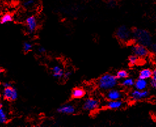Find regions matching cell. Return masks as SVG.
<instances>
[{
    "mask_svg": "<svg viewBox=\"0 0 156 127\" xmlns=\"http://www.w3.org/2000/svg\"><path fill=\"white\" fill-rule=\"evenodd\" d=\"M3 108V105H2L1 103H0V108Z\"/></svg>",
    "mask_w": 156,
    "mask_h": 127,
    "instance_id": "f1b7e54d",
    "label": "cell"
},
{
    "mask_svg": "<svg viewBox=\"0 0 156 127\" xmlns=\"http://www.w3.org/2000/svg\"><path fill=\"white\" fill-rule=\"evenodd\" d=\"M123 105L124 103L123 101H121V100H109L106 106L110 109H118L122 108Z\"/></svg>",
    "mask_w": 156,
    "mask_h": 127,
    "instance_id": "8fae6325",
    "label": "cell"
},
{
    "mask_svg": "<svg viewBox=\"0 0 156 127\" xmlns=\"http://www.w3.org/2000/svg\"><path fill=\"white\" fill-rule=\"evenodd\" d=\"M106 97L108 100H117L123 98V93L120 91L115 89H111L108 91Z\"/></svg>",
    "mask_w": 156,
    "mask_h": 127,
    "instance_id": "ba28073f",
    "label": "cell"
},
{
    "mask_svg": "<svg viewBox=\"0 0 156 127\" xmlns=\"http://www.w3.org/2000/svg\"><path fill=\"white\" fill-rule=\"evenodd\" d=\"M99 106V102L98 100L93 98L87 99L83 104V108L85 111H93L96 110Z\"/></svg>",
    "mask_w": 156,
    "mask_h": 127,
    "instance_id": "8992f818",
    "label": "cell"
},
{
    "mask_svg": "<svg viewBox=\"0 0 156 127\" xmlns=\"http://www.w3.org/2000/svg\"><path fill=\"white\" fill-rule=\"evenodd\" d=\"M116 36L120 41H127L130 38L131 32L127 27L122 26L118 29L116 32Z\"/></svg>",
    "mask_w": 156,
    "mask_h": 127,
    "instance_id": "5b68a950",
    "label": "cell"
},
{
    "mask_svg": "<svg viewBox=\"0 0 156 127\" xmlns=\"http://www.w3.org/2000/svg\"><path fill=\"white\" fill-rule=\"evenodd\" d=\"M26 24L27 27V30L29 33H33L35 32V30L38 26V23H37V21L35 16H29L26 20Z\"/></svg>",
    "mask_w": 156,
    "mask_h": 127,
    "instance_id": "9c48e42d",
    "label": "cell"
},
{
    "mask_svg": "<svg viewBox=\"0 0 156 127\" xmlns=\"http://www.w3.org/2000/svg\"><path fill=\"white\" fill-rule=\"evenodd\" d=\"M133 36L138 44L147 47L150 46L152 43V37L150 33L144 30L135 29L133 32Z\"/></svg>",
    "mask_w": 156,
    "mask_h": 127,
    "instance_id": "7a4b0ae2",
    "label": "cell"
},
{
    "mask_svg": "<svg viewBox=\"0 0 156 127\" xmlns=\"http://www.w3.org/2000/svg\"><path fill=\"white\" fill-rule=\"evenodd\" d=\"M71 76V72L70 71H67V72H65L64 74V79H68L69 78H70V76Z\"/></svg>",
    "mask_w": 156,
    "mask_h": 127,
    "instance_id": "603a6c76",
    "label": "cell"
},
{
    "mask_svg": "<svg viewBox=\"0 0 156 127\" xmlns=\"http://www.w3.org/2000/svg\"><path fill=\"white\" fill-rule=\"evenodd\" d=\"M148 86V82L146 79L139 78L135 81V87L137 90H146Z\"/></svg>",
    "mask_w": 156,
    "mask_h": 127,
    "instance_id": "7c38bea8",
    "label": "cell"
},
{
    "mask_svg": "<svg viewBox=\"0 0 156 127\" xmlns=\"http://www.w3.org/2000/svg\"><path fill=\"white\" fill-rule=\"evenodd\" d=\"M135 81L132 78H125L124 79H123L122 82H121V84L122 86L125 87H131L133 85H135Z\"/></svg>",
    "mask_w": 156,
    "mask_h": 127,
    "instance_id": "2e32d148",
    "label": "cell"
},
{
    "mask_svg": "<svg viewBox=\"0 0 156 127\" xmlns=\"http://www.w3.org/2000/svg\"><path fill=\"white\" fill-rule=\"evenodd\" d=\"M7 115L5 111L4 110L3 108H0V123H7Z\"/></svg>",
    "mask_w": 156,
    "mask_h": 127,
    "instance_id": "ac0fdd59",
    "label": "cell"
},
{
    "mask_svg": "<svg viewBox=\"0 0 156 127\" xmlns=\"http://www.w3.org/2000/svg\"><path fill=\"white\" fill-rule=\"evenodd\" d=\"M153 71L150 69L146 68L143 69L140 71L139 73V78L144 79H148L151 78H152Z\"/></svg>",
    "mask_w": 156,
    "mask_h": 127,
    "instance_id": "4fadbf2b",
    "label": "cell"
},
{
    "mask_svg": "<svg viewBox=\"0 0 156 127\" xmlns=\"http://www.w3.org/2000/svg\"><path fill=\"white\" fill-rule=\"evenodd\" d=\"M52 71H53V76L55 78L60 79L64 76V70L60 66H54L53 68V69H52Z\"/></svg>",
    "mask_w": 156,
    "mask_h": 127,
    "instance_id": "5bb4252c",
    "label": "cell"
},
{
    "mask_svg": "<svg viewBox=\"0 0 156 127\" xmlns=\"http://www.w3.org/2000/svg\"><path fill=\"white\" fill-rule=\"evenodd\" d=\"M3 88H7V87L11 86V84L9 83H4L3 84Z\"/></svg>",
    "mask_w": 156,
    "mask_h": 127,
    "instance_id": "4316f807",
    "label": "cell"
},
{
    "mask_svg": "<svg viewBox=\"0 0 156 127\" xmlns=\"http://www.w3.org/2000/svg\"><path fill=\"white\" fill-rule=\"evenodd\" d=\"M116 77L118 79H124L128 77V73L125 70H120L116 73Z\"/></svg>",
    "mask_w": 156,
    "mask_h": 127,
    "instance_id": "d6986e66",
    "label": "cell"
},
{
    "mask_svg": "<svg viewBox=\"0 0 156 127\" xmlns=\"http://www.w3.org/2000/svg\"><path fill=\"white\" fill-rule=\"evenodd\" d=\"M151 86H152L153 89L156 90V80H154V79H152V81L150 82Z\"/></svg>",
    "mask_w": 156,
    "mask_h": 127,
    "instance_id": "cb8c5ba5",
    "label": "cell"
},
{
    "mask_svg": "<svg viewBox=\"0 0 156 127\" xmlns=\"http://www.w3.org/2000/svg\"><path fill=\"white\" fill-rule=\"evenodd\" d=\"M38 51H39V53H45V49L43 48V47H41L38 49Z\"/></svg>",
    "mask_w": 156,
    "mask_h": 127,
    "instance_id": "484cf974",
    "label": "cell"
},
{
    "mask_svg": "<svg viewBox=\"0 0 156 127\" xmlns=\"http://www.w3.org/2000/svg\"><path fill=\"white\" fill-rule=\"evenodd\" d=\"M152 51L153 53L156 54V43L153 44L152 45Z\"/></svg>",
    "mask_w": 156,
    "mask_h": 127,
    "instance_id": "d4e9b609",
    "label": "cell"
},
{
    "mask_svg": "<svg viewBox=\"0 0 156 127\" xmlns=\"http://www.w3.org/2000/svg\"><path fill=\"white\" fill-rule=\"evenodd\" d=\"M85 93L83 89H80V88H77L73 91L71 95H72V97L74 98L79 99V98H83V97L85 96Z\"/></svg>",
    "mask_w": 156,
    "mask_h": 127,
    "instance_id": "9a60e30c",
    "label": "cell"
},
{
    "mask_svg": "<svg viewBox=\"0 0 156 127\" xmlns=\"http://www.w3.org/2000/svg\"><path fill=\"white\" fill-rule=\"evenodd\" d=\"M34 0H26V1H24V3H23V5L26 7V8H28V7H32L34 4Z\"/></svg>",
    "mask_w": 156,
    "mask_h": 127,
    "instance_id": "7402d4cb",
    "label": "cell"
},
{
    "mask_svg": "<svg viewBox=\"0 0 156 127\" xmlns=\"http://www.w3.org/2000/svg\"><path fill=\"white\" fill-rule=\"evenodd\" d=\"M152 79H154V80H156V69H155L154 71H153Z\"/></svg>",
    "mask_w": 156,
    "mask_h": 127,
    "instance_id": "83f0119b",
    "label": "cell"
},
{
    "mask_svg": "<svg viewBox=\"0 0 156 127\" xmlns=\"http://www.w3.org/2000/svg\"><path fill=\"white\" fill-rule=\"evenodd\" d=\"M32 48V45L29 42H25L23 45V49L24 52H29Z\"/></svg>",
    "mask_w": 156,
    "mask_h": 127,
    "instance_id": "44dd1931",
    "label": "cell"
},
{
    "mask_svg": "<svg viewBox=\"0 0 156 127\" xmlns=\"http://www.w3.org/2000/svg\"><path fill=\"white\" fill-rule=\"evenodd\" d=\"M12 21H13V16H12L11 14L7 13L2 16L1 19H0V22H1V24H6L8 23V22H11Z\"/></svg>",
    "mask_w": 156,
    "mask_h": 127,
    "instance_id": "e0dca14e",
    "label": "cell"
},
{
    "mask_svg": "<svg viewBox=\"0 0 156 127\" xmlns=\"http://www.w3.org/2000/svg\"><path fill=\"white\" fill-rule=\"evenodd\" d=\"M138 58L135 55H133L129 57V64L131 65H135L138 62Z\"/></svg>",
    "mask_w": 156,
    "mask_h": 127,
    "instance_id": "ffe728a7",
    "label": "cell"
},
{
    "mask_svg": "<svg viewBox=\"0 0 156 127\" xmlns=\"http://www.w3.org/2000/svg\"><path fill=\"white\" fill-rule=\"evenodd\" d=\"M118 84V78L112 74L103 75L98 81V88L102 91H109L115 88Z\"/></svg>",
    "mask_w": 156,
    "mask_h": 127,
    "instance_id": "6da1fadb",
    "label": "cell"
},
{
    "mask_svg": "<svg viewBox=\"0 0 156 127\" xmlns=\"http://www.w3.org/2000/svg\"><path fill=\"white\" fill-rule=\"evenodd\" d=\"M149 96V93L146 90H136L133 91L130 94L131 99L133 101H140L147 98Z\"/></svg>",
    "mask_w": 156,
    "mask_h": 127,
    "instance_id": "52a82bcc",
    "label": "cell"
},
{
    "mask_svg": "<svg viewBox=\"0 0 156 127\" xmlns=\"http://www.w3.org/2000/svg\"><path fill=\"white\" fill-rule=\"evenodd\" d=\"M2 71H3V69H2L1 68H0V73H1Z\"/></svg>",
    "mask_w": 156,
    "mask_h": 127,
    "instance_id": "f546056e",
    "label": "cell"
},
{
    "mask_svg": "<svg viewBox=\"0 0 156 127\" xmlns=\"http://www.w3.org/2000/svg\"><path fill=\"white\" fill-rule=\"evenodd\" d=\"M75 107L71 104H64L58 109L59 113L66 114V115H71L75 112Z\"/></svg>",
    "mask_w": 156,
    "mask_h": 127,
    "instance_id": "30bf717a",
    "label": "cell"
},
{
    "mask_svg": "<svg viewBox=\"0 0 156 127\" xmlns=\"http://www.w3.org/2000/svg\"><path fill=\"white\" fill-rule=\"evenodd\" d=\"M132 51L134 55L137 56L138 58H145L148 54V50L146 47L140 44L134 45L132 47Z\"/></svg>",
    "mask_w": 156,
    "mask_h": 127,
    "instance_id": "3957f363",
    "label": "cell"
},
{
    "mask_svg": "<svg viewBox=\"0 0 156 127\" xmlns=\"http://www.w3.org/2000/svg\"><path fill=\"white\" fill-rule=\"evenodd\" d=\"M2 96L7 100H15L18 97V93L15 89L10 86L3 89Z\"/></svg>",
    "mask_w": 156,
    "mask_h": 127,
    "instance_id": "277c9868",
    "label": "cell"
}]
</instances>
